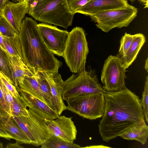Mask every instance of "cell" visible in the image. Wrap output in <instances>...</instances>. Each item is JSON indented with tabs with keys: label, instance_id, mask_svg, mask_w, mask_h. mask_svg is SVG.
<instances>
[{
	"label": "cell",
	"instance_id": "cell-12",
	"mask_svg": "<svg viewBox=\"0 0 148 148\" xmlns=\"http://www.w3.org/2000/svg\"><path fill=\"white\" fill-rule=\"evenodd\" d=\"M27 0L14 3L9 1L2 9V14L18 34L22 22L28 12Z\"/></svg>",
	"mask_w": 148,
	"mask_h": 148
},
{
	"label": "cell",
	"instance_id": "cell-31",
	"mask_svg": "<svg viewBox=\"0 0 148 148\" xmlns=\"http://www.w3.org/2000/svg\"><path fill=\"white\" fill-rule=\"evenodd\" d=\"M0 86L3 92L5 101L11 114V110L12 106L13 96L10 91L5 87L0 78Z\"/></svg>",
	"mask_w": 148,
	"mask_h": 148
},
{
	"label": "cell",
	"instance_id": "cell-21",
	"mask_svg": "<svg viewBox=\"0 0 148 148\" xmlns=\"http://www.w3.org/2000/svg\"><path fill=\"white\" fill-rule=\"evenodd\" d=\"M35 74L42 94L45 103L51 108L55 110L50 87L42 71L37 72L35 73Z\"/></svg>",
	"mask_w": 148,
	"mask_h": 148
},
{
	"label": "cell",
	"instance_id": "cell-14",
	"mask_svg": "<svg viewBox=\"0 0 148 148\" xmlns=\"http://www.w3.org/2000/svg\"><path fill=\"white\" fill-rule=\"evenodd\" d=\"M128 4L127 0H90L76 13L90 16L99 12L123 8Z\"/></svg>",
	"mask_w": 148,
	"mask_h": 148
},
{
	"label": "cell",
	"instance_id": "cell-11",
	"mask_svg": "<svg viewBox=\"0 0 148 148\" xmlns=\"http://www.w3.org/2000/svg\"><path fill=\"white\" fill-rule=\"evenodd\" d=\"M72 118L60 115L53 120L45 119L51 136L73 143L76 139L77 130Z\"/></svg>",
	"mask_w": 148,
	"mask_h": 148
},
{
	"label": "cell",
	"instance_id": "cell-22",
	"mask_svg": "<svg viewBox=\"0 0 148 148\" xmlns=\"http://www.w3.org/2000/svg\"><path fill=\"white\" fill-rule=\"evenodd\" d=\"M27 107H29V105L22 96L20 95L17 97L13 96L11 110V116H28Z\"/></svg>",
	"mask_w": 148,
	"mask_h": 148
},
{
	"label": "cell",
	"instance_id": "cell-3",
	"mask_svg": "<svg viewBox=\"0 0 148 148\" xmlns=\"http://www.w3.org/2000/svg\"><path fill=\"white\" fill-rule=\"evenodd\" d=\"M28 13L38 21L66 29L72 25L74 15L70 11L66 0H39Z\"/></svg>",
	"mask_w": 148,
	"mask_h": 148
},
{
	"label": "cell",
	"instance_id": "cell-42",
	"mask_svg": "<svg viewBox=\"0 0 148 148\" xmlns=\"http://www.w3.org/2000/svg\"><path fill=\"white\" fill-rule=\"evenodd\" d=\"M0 116H2V111L0 107Z\"/></svg>",
	"mask_w": 148,
	"mask_h": 148
},
{
	"label": "cell",
	"instance_id": "cell-29",
	"mask_svg": "<svg viewBox=\"0 0 148 148\" xmlns=\"http://www.w3.org/2000/svg\"><path fill=\"white\" fill-rule=\"evenodd\" d=\"M90 0H66L69 8L74 15L79 8L86 4Z\"/></svg>",
	"mask_w": 148,
	"mask_h": 148
},
{
	"label": "cell",
	"instance_id": "cell-13",
	"mask_svg": "<svg viewBox=\"0 0 148 148\" xmlns=\"http://www.w3.org/2000/svg\"><path fill=\"white\" fill-rule=\"evenodd\" d=\"M42 72L50 87L55 110L60 116L66 110L62 97L64 81L58 72Z\"/></svg>",
	"mask_w": 148,
	"mask_h": 148
},
{
	"label": "cell",
	"instance_id": "cell-18",
	"mask_svg": "<svg viewBox=\"0 0 148 148\" xmlns=\"http://www.w3.org/2000/svg\"><path fill=\"white\" fill-rule=\"evenodd\" d=\"M119 136L127 140H136L144 145L148 138V126L145 121L137 124L128 128Z\"/></svg>",
	"mask_w": 148,
	"mask_h": 148
},
{
	"label": "cell",
	"instance_id": "cell-39",
	"mask_svg": "<svg viewBox=\"0 0 148 148\" xmlns=\"http://www.w3.org/2000/svg\"><path fill=\"white\" fill-rule=\"evenodd\" d=\"M145 70L147 71V73H148V58L147 57V59L145 61Z\"/></svg>",
	"mask_w": 148,
	"mask_h": 148
},
{
	"label": "cell",
	"instance_id": "cell-9",
	"mask_svg": "<svg viewBox=\"0 0 148 148\" xmlns=\"http://www.w3.org/2000/svg\"><path fill=\"white\" fill-rule=\"evenodd\" d=\"M126 69L120 57L108 56L105 61L101 75L103 90L107 92H117L125 87Z\"/></svg>",
	"mask_w": 148,
	"mask_h": 148
},
{
	"label": "cell",
	"instance_id": "cell-34",
	"mask_svg": "<svg viewBox=\"0 0 148 148\" xmlns=\"http://www.w3.org/2000/svg\"><path fill=\"white\" fill-rule=\"evenodd\" d=\"M39 0H27V3L29 7V10L31 9L35 6Z\"/></svg>",
	"mask_w": 148,
	"mask_h": 148
},
{
	"label": "cell",
	"instance_id": "cell-23",
	"mask_svg": "<svg viewBox=\"0 0 148 148\" xmlns=\"http://www.w3.org/2000/svg\"><path fill=\"white\" fill-rule=\"evenodd\" d=\"M3 37L6 52L11 56L20 57L22 59L21 47L18 35L12 38Z\"/></svg>",
	"mask_w": 148,
	"mask_h": 148
},
{
	"label": "cell",
	"instance_id": "cell-35",
	"mask_svg": "<svg viewBox=\"0 0 148 148\" xmlns=\"http://www.w3.org/2000/svg\"><path fill=\"white\" fill-rule=\"evenodd\" d=\"M16 141L15 143H9L6 146V148H23L24 147L20 145Z\"/></svg>",
	"mask_w": 148,
	"mask_h": 148
},
{
	"label": "cell",
	"instance_id": "cell-36",
	"mask_svg": "<svg viewBox=\"0 0 148 148\" xmlns=\"http://www.w3.org/2000/svg\"><path fill=\"white\" fill-rule=\"evenodd\" d=\"M0 47L5 52H6V51L3 41V38L0 32Z\"/></svg>",
	"mask_w": 148,
	"mask_h": 148
},
{
	"label": "cell",
	"instance_id": "cell-28",
	"mask_svg": "<svg viewBox=\"0 0 148 148\" xmlns=\"http://www.w3.org/2000/svg\"><path fill=\"white\" fill-rule=\"evenodd\" d=\"M148 76L146 77L144 86V90L142 92L141 104L144 114L145 120L148 123Z\"/></svg>",
	"mask_w": 148,
	"mask_h": 148
},
{
	"label": "cell",
	"instance_id": "cell-2",
	"mask_svg": "<svg viewBox=\"0 0 148 148\" xmlns=\"http://www.w3.org/2000/svg\"><path fill=\"white\" fill-rule=\"evenodd\" d=\"M37 22L31 18L23 20L18 35L22 60L34 73L58 72L62 62L47 48L39 33Z\"/></svg>",
	"mask_w": 148,
	"mask_h": 148
},
{
	"label": "cell",
	"instance_id": "cell-1",
	"mask_svg": "<svg viewBox=\"0 0 148 148\" xmlns=\"http://www.w3.org/2000/svg\"><path fill=\"white\" fill-rule=\"evenodd\" d=\"M104 95V111L98 125L103 141L108 143L130 127L145 121L140 100L126 87Z\"/></svg>",
	"mask_w": 148,
	"mask_h": 148
},
{
	"label": "cell",
	"instance_id": "cell-25",
	"mask_svg": "<svg viewBox=\"0 0 148 148\" xmlns=\"http://www.w3.org/2000/svg\"><path fill=\"white\" fill-rule=\"evenodd\" d=\"M0 32L2 36L8 38L14 37L18 35L3 16H0Z\"/></svg>",
	"mask_w": 148,
	"mask_h": 148
},
{
	"label": "cell",
	"instance_id": "cell-20",
	"mask_svg": "<svg viewBox=\"0 0 148 148\" xmlns=\"http://www.w3.org/2000/svg\"><path fill=\"white\" fill-rule=\"evenodd\" d=\"M18 90H20L25 91L45 102L35 74L32 76H25L22 82L18 84Z\"/></svg>",
	"mask_w": 148,
	"mask_h": 148
},
{
	"label": "cell",
	"instance_id": "cell-26",
	"mask_svg": "<svg viewBox=\"0 0 148 148\" xmlns=\"http://www.w3.org/2000/svg\"><path fill=\"white\" fill-rule=\"evenodd\" d=\"M134 36L126 32L122 37L117 56L120 58L125 54L131 46Z\"/></svg>",
	"mask_w": 148,
	"mask_h": 148
},
{
	"label": "cell",
	"instance_id": "cell-41",
	"mask_svg": "<svg viewBox=\"0 0 148 148\" xmlns=\"http://www.w3.org/2000/svg\"><path fill=\"white\" fill-rule=\"evenodd\" d=\"M3 16L2 10L0 9V16Z\"/></svg>",
	"mask_w": 148,
	"mask_h": 148
},
{
	"label": "cell",
	"instance_id": "cell-37",
	"mask_svg": "<svg viewBox=\"0 0 148 148\" xmlns=\"http://www.w3.org/2000/svg\"><path fill=\"white\" fill-rule=\"evenodd\" d=\"M9 0H0V9L2 10L5 4Z\"/></svg>",
	"mask_w": 148,
	"mask_h": 148
},
{
	"label": "cell",
	"instance_id": "cell-15",
	"mask_svg": "<svg viewBox=\"0 0 148 148\" xmlns=\"http://www.w3.org/2000/svg\"><path fill=\"white\" fill-rule=\"evenodd\" d=\"M8 65L12 75L14 85L17 90L18 85L26 75L32 76L35 73L31 71L23 62L21 57L11 56L5 52Z\"/></svg>",
	"mask_w": 148,
	"mask_h": 148
},
{
	"label": "cell",
	"instance_id": "cell-19",
	"mask_svg": "<svg viewBox=\"0 0 148 148\" xmlns=\"http://www.w3.org/2000/svg\"><path fill=\"white\" fill-rule=\"evenodd\" d=\"M134 37L127 51L120 57L126 68H128L136 59L137 56L146 41L144 35L142 33L134 34Z\"/></svg>",
	"mask_w": 148,
	"mask_h": 148
},
{
	"label": "cell",
	"instance_id": "cell-27",
	"mask_svg": "<svg viewBox=\"0 0 148 148\" xmlns=\"http://www.w3.org/2000/svg\"><path fill=\"white\" fill-rule=\"evenodd\" d=\"M0 71L5 75L8 81L14 85L12 75L8 65L5 52L0 47Z\"/></svg>",
	"mask_w": 148,
	"mask_h": 148
},
{
	"label": "cell",
	"instance_id": "cell-16",
	"mask_svg": "<svg viewBox=\"0 0 148 148\" xmlns=\"http://www.w3.org/2000/svg\"><path fill=\"white\" fill-rule=\"evenodd\" d=\"M18 91L29 104V108L45 119L53 120L60 116L55 110L39 99L24 91L19 90Z\"/></svg>",
	"mask_w": 148,
	"mask_h": 148
},
{
	"label": "cell",
	"instance_id": "cell-8",
	"mask_svg": "<svg viewBox=\"0 0 148 148\" xmlns=\"http://www.w3.org/2000/svg\"><path fill=\"white\" fill-rule=\"evenodd\" d=\"M27 116H11L30 140L31 144L41 145L51 137L45 119L29 108Z\"/></svg>",
	"mask_w": 148,
	"mask_h": 148
},
{
	"label": "cell",
	"instance_id": "cell-32",
	"mask_svg": "<svg viewBox=\"0 0 148 148\" xmlns=\"http://www.w3.org/2000/svg\"><path fill=\"white\" fill-rule=\"evenodd\" d=\"M0 107L2 111V116L11 117V112L5 101L3 92L0 86Z\"/></svg>",
	"mask_w": 148,
	"mask_h": 148
},
{
	"label": "cell",
	"instance_id": "cell-38",
	"mask_svg": "<svg viewBox=\"0 0 148 148\" xmlns=\"http://www.w3.org/2000/svg\"><path fill=\"white\" fill-rule=\"evenodd\" d=\"M139 2L144 6V8L148 7V0H138Z\"/></svg>",
	"mask_w": 148,
	"mask_h": 148
},
{
	"label": "cell",
	"instance_id": "cell-17",
	"mask_svg": "<svg viewBox=\"0 0 148 148\" xmlns=\"http://www.w3.org/2000/svg\"><path fill=\"white\" fill-rule=\"evenodd\" d=\"M0 119L5 130L13 139L21 144H31L29 139L12 117L0 116Z\"/></svg>",
	"mask_w": 148,
	"mask_h": 148
},
{
	"label": "cell",
	"instance_id": "cell-5",
	"mask_svg": "<svg viewBox=\"0 0 148 148\" xmlns=\"http://www.w3.org/2000/svg\"><path fill=\"white\" fill-rule=\"evenodd\" d=\"M106 92L99 82L97 75L85 70L73 74L64 81L62 97L67 101L76 96L87 94L102 93Z\"/></svg>",
	"mask_w": 148,
	"mask_h": 148
},
{
	"label": "cell",
	"instance_id": "cell-33",
	"mask_svg": "<svg viewBox=\"0 0 148 148\" xmlns=\"http://www.w3.org/2000/svg\"><path fill=\"white\" fill-rule=\"evenodd\" d=\"M0 137L5 138L9 140L13 139L12 137L6 131L3 127L0 119Z\"/></svg>",
	"mask_w": 148,
	"mask_h": 148
},
{
	"label": "cell",
	"instance_id": "cell-4",
	"mask_svg": "<svg viewBox=\"0 0 148 148\" xmlns=\"http://www.w3.org/2000/svg\"><path fill=\"white\" fill-rule=\"evenodd\" d=\"M89 49L86 33L83 29L76 27L69 32L63 57L72 73L85 70Z\"/></svg>",
	"mask_w": 148,
	"mask_h": 148
},
{
	"label": "cell",
	"instance_id": "cell-24",
	"mask_svg": "<svg viewBox=\"0 0 148 148\" xmlns=\"http://www.w3.org/2000/svg\"><path fill=\"white\" fill-rule=\"evenodd\" d=\"M41 148H79L80 146L73 143L69 142L59 138L51 136L45 142Z\"/></svg>",
	"mask_w": 148,
	"mask_h": 148
},
{
	"label": "cell",
	"instance_id": "cell-7",
	"mask_svg": "<svg viewBox=\"0 0 148 148\" xmlns=\"http://www.w3.org/2000/svg\"><path fill=\"white\" fill-rule=\"evenodd\" d=\"M66 101V110L84 118L95 120L102 117L104 112L105 100L102 93L79 95Z\"/></svg>",
	"mask_w": 148,
	"mask_h": 148
},
{
	"label": "cell",
	"instance_id": "cell-30",
	"mask_svg": "<svg viewBox=\"0 0 148 148\" xmlns=\"http://www.w3.org/2000/svg\"><path fill=\"white\" fill-rule=\"evenodd\" d=\"M0 78L5 87L12 96L17 97L20 95L16 87L8 81L5 75L0 71Z\"/></svg>",
	"mask_w": 148,
	"mask_h": 148
},
{
	"label": "cell",
	"instance_id": "cell-43",
	"mask_svg": "<svg viewBox=\"0 0 148 148\" xmlns=\"http://www.w3.org/2000/svg\"><path fill=\"white\" fill-rule=\"evenodd\" d=\"M12 0L14 1H15V2H18L19 1H22L23 0Z\"/></svg>",
	"mask_w": 148,
	"mask_h": 148
},
{
	"label": "cell",
	"instance_id": "cell-6",
	"mask_svg": "<svg viewBox=\"0 0 148 148\" xmlns=\"http://www.w3.org/2000/svg\"><path fill=\"white\" fill-rule=\"evenodd\" d=\"M138 10L128 4L125 7L99 12L90 16L97 27L108 32L115 28L127 27L136 18Z\"/></svg>",
	"mask_w": 148,
	"mask_h": 148
},
{
	"label": "cell",
	"instance_id": "cell-40",
	"mask_svg": "<svg viewBox=\"0 0 148 148\" xmlns=\"http://www.w3.org/2000/svg\"><path fill=\"white\" fill-rule=\"evenodd\" d=\"M3 143L0 142V148H3Z\"/></svg>",
	"mask_w": 148,
	"mask_h": 148
},
{
	"label": "cell",
	"instance_id": "cell-10",
	"mask_svg": "<svg viewBox=\"0 0 148 148\" xmlns=\"http://www.w3.org/2000/svg\"><path fill=\"white\" fill-rule=\"evenodd\" d=\"M37 26L48 49L54 55L63 57L69 32L46 23H39Z\"/></svg>",
	"mask_w": 148,
	"mask_h": 148
},
{
	"label": "cell",
	"instance_id": "cell-44",
	"mask_svg": "<svg viewBox=\"0 0 148 148\" xmlns=\"http://www.w3.org/2000/svg\"><path fill=\"white\" fill-rule=\"evenodd\" d=\"M132 1H135V0H129Z\"/></svg>",
	"mask_w": 148,
	"mask_h": 148
}]
</instances>
